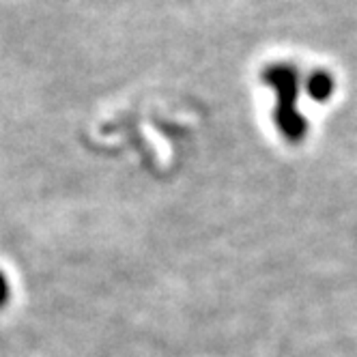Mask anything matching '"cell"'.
<instances>
[{
  "mask_svg": "<svg viewBox=\"0 0 357 357\" xmlns=\"http://www.w3.org/2000/svg\"><path fill=\"white\" fill-rule=\"evenodd\" d=\"M267 82L278 91V123L280 127L289 134L297 136L303 132V123L299 114L295 112V99H297V71L287 65H275L269 67L265 73Z\"/></svg>",
  "mask_w": 357,
  "mask_h": 357,
  "instance_id": "cell-1",
  "label": "cell"
},
{
  "mask_svg": "<svg viewBox=\"0 0 357 357\" xmlns=\"http://www.w3.org/2000/svg\"><path fill=\"white\" fill-rule=\"evenodd\" d=\"M5 297V282H3V278H0V299Z\"/></svg>",
  "mask_w": 357,
  "mask_h": 357,
  "instance_id": "cell-3",
  "label": "cell"
},
{
  "mask_svg": "<svg viewBox=\"0 0 357 357\" xmlns=\"http://www.w3.org/2000/svg\"><path fill=\"white\" fill-rule=\"evenodd\" d=\"M308 91L314 99H327L331 95V91H334V80H331L327 73L317 71L308 80Z\"/></svg>",
  "mask_w": 357,
  "mask_h": 357,
  "instance_id": "cell-2",
  "label": "cell"
}]
</instances>
